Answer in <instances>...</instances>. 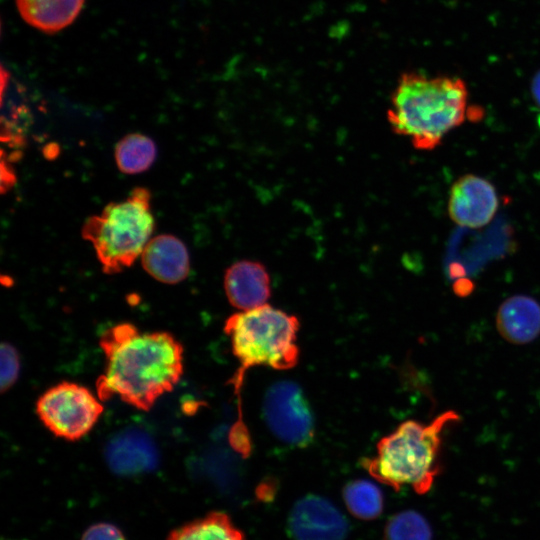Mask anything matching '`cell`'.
Wrapping results in <instances>:
<instances>
[{
	"mask_svg": "<svg viewBox=\"0 0 540 540\" xmlns=\"http://www.w3.org/2000/svg\"><path fill=\"white\" fill-rule=\"evenodd\" d=\"M99 344L106 359L96 382L102 401L117 396L148 411L182 377L183 347L168 332L141 333L131 323H120L105 330Z\"/></svg>",
	"mask_w": 540,
	"mask_h": 540,
	"instance_id": "cell-1",
	"label": "cell"
},
{
	"mask_svg": "<svg viewBox=\"0 0 540 540\" xmlns=\"http://www.w3.org/2000/svg\"><path fill=\"white\" fill-rule=\"evenodd\" d=\"M468 90L458 77L403 73L391 95L387 121L417 150L430 151L466 118Z\"/></svg>",
	"mask_w": 540,
	"mask_h": 540,
	"instance_id": "cell-2",
	"label": "cell"
},
{
	"mask_svg": "<svg viewBox=\"0 0 540 540\" xmlns=\"http://www.w3.org/2000/svg\"><path fill=\"white\" fill-rule=\"evenodd\" d=\"M459 417L448 410L428 424L402 422L378 442L375 457L363 459L362 466L374 479L395 490L408 485L417 494L427 493L440 472L444 430Z\"/></svg>",
	"mask_w": 540,
	"mask_h": 540,
	"instance_id": "cell-3",
	"label": "cell"
},
{
	"mask_svg": "<svg viewBox=\"0 0 540 540\" xmlns=\"http://www.w3.org/2000/svg\"><path fill=\"white\" fill-rule=\"evenodd\" d=\"M299 327L296 316L269 304L235 313L226 320L224 332L241 364L232 379L236 393L241 391L246 370L253 366L287 370L297 364Z\"/></svg>",
	"mask_w": 540,
	"mask_h": 540,
	"instance_id": "cell-4",
	"label": "cell"
},
{
	"mask_svg": "<svg viewBox=\"0 0 540 540\" xmlns=\"http://www.w3.org/2000/svg\"><path fill=\"white\" fill-rule=\"evenodd\" d=\"M150 201V191L137 187L85 221L82 237L92 244L105 273H119L141 256L155 225Z\"/></svg>",
	"mask_w": 540,
	"mask_h": 540,
	"instance_id": "cell-5",
	"label": "cell"
},
{
	"mask_svg": "<svg viewBox=\"0 0 540 540\" xmlns=\"http://www.w3.org/2000/svg\"><path fill=\"white\" fill-rule=\"evenodd\" d=\"M92 392L72 382H61L43 393L36 412L56 437L75 441L86 435L98 421L103 406Z\"/></svg>",
	"mask_w": 540,
	"mask_h": 540,
	"instance_id": "cell-6",
	"label": "cell"
},
{
	"mask_svg": "<svg viewBox=\"0 0 540 540\" xmlns=\"http://www.w3.org/2000/svg\"><path fill=\"white\" fill-rule=\"evenodd\" d=\"M263 417L270 432L281 442L304 448L315 436V420L303 389L294 381L280 380L268 387Z\"/></svg>",
	"mask_w": 540,
	"mask_h": 540,
	"instance_id": "cell-7",
	"label": "cell"
},
{
	"mask_svg": "<svg viewBox=\"0 0 540 540\" xmlns=\"http://www.w3.org/2000/svg\"><path fill=\"white\" fill-rule=\"evenodd\" d=\"M348 529L341 511L320 495L298 499L288 515V531L293 540H345Z\"/></svg>",
	"mask_w": 540,
	"mask_h": 540,
	"instance_id": "cell-8",
	"label": "cell"
},
{
	"mask_svg": "<svg viewBox=\"0 0 540 540\" xmlns=\"http://www.w3.org/2000/svg\"><path fill=\"white\" fill-rule=\"evenodd\" d=\"M498 209L495 187L474 174L459 177L452 185L448 199V214L459 226L477 229L486 226Z\"/></svg>",
	"mask_w": 540,
	"mask_h": 540,
	"instance_id": "cell-9",
	"label": "cell"
},
{
	"mask_svg": "<svg viewBox=\"0 0 540 540\" xmlns=\"http://www.w3.org/2000/svg\"><path fill=\"white\" fill-rule=\"evenodd\" d=\"M105 458L114 473L131 476L155 469L159 455L154 441L147 433L129 428L108 442Z\"/></svg>",
	"mask_w": 540,
	"mask_h": 540,
	"instance_id": "cell-10",
	"label": "cell"
},
{
	"mask_svg": "<svg viewBox=\"0 0 540 540\" xmlns=\"http://www.w3.org/2000/svg\"><path fill=\"white\" fill-rule=\"evenodd\" d=\"M224 291L230 304L242 311L267 304L271 280L266 267L255 260H239L224 274Z\"/></svg>",
	"mask_w": 540,
	"mask_h": 540,
	"instance_id": "cell-11",
	"label": "cell"
},
{
	"mask_svg": "<svg viewBox=\"0 0 540 540\" xmlns=\"http://www.w3.org/2000/svg\"><path fill=\"white\" fill-rule=\"evenodd\" d=\"M140 257L144 270L162 283H179L190 271L189 253L185 244L170 234L151 238Z\"/></svg>",
	"mask_w": 540,
	"mask_h": 540,
	"instance_id": "cell-12",
	"label": "cell"
},
{
	"mask_svg": "<svg viewBox=\"0 0 540 540\" xmlns=\"http://www.w3.org/2000/svg\"><path fill=\"white\" fill-rule=\"evenodd\" d=\"M496 328L509 343L532 342L540 335V304L526 295L507 298L497 310Z\"/></svg>",
	"mask_w": 540,
	"mask_h": 540,
	"instance_id": "cell-13",
	"label": "cell"
},
{
	"mask_svg": "<svg viewBox=\"0 0 540 540\" xmlns=\"http://www.w3.org/2000/svg\"><path fill=\"white\" fill-rule=\"evenodd\" d=\"M84 0H16L23 20L48 34L59 32L74 22Z\"/></svg>",
	"mask_w": 540,
	"mask_h": 540,
	"instance_id": "cell-14",
	"label": "cell"
},
{
	"mask_svg": "<svg viewBox=\"0 0 540 540\" xmlns=\"http://www.w3.org/2000/svg\"><path fill=\"white\" fill-rule=\"evenodd\" d=\"M167 540H245L230 517L213 511L172 530Z\"/></svg>",
	"mask_w": 540,
	"mask_h": 540,
	"instance_id": "cell-15",
	"label": "cell"
},
{
	"mask_svg": "<svg viewBox=\"0 0 540 540\" xmlns=\"http://www.w3.org/2000/svg\"><path fill=\"white\" fill-rule=\"evenodd\" d=\"M157 149L154 141L140 133L124 136L115 146L114 157L119 170L125 174H138L154 163Z\"/></svg>",
	"mask_w": 540,
	"mask_h": 540,
	"instance_id": "cell-16",
	"label": "cell"
},
{
	"mask_svg": "<svg viewBox=\"0 0 540 540\" xmlns=\"http://www.w3.org/2000/svg\"><path fill=\"white\" fill-rule=\"evenodd\" d=\"M343 500L347 510L357 519L370 521L378 518L384 507L383 493L373 482L357 479L343 488Z\"/></svg>",
	"mask_w": 540,
	"mask_h": 540,
	"instance_id": "cell-17",
	"label": "cell"
},
{
	"mask_svg": "<svg viewBox=\"0 0 540 540\" xmlns=\"http://www.w3.org/2000/svg\"><path fill=\"white\" fill-rule=\"evenodd\" d=\"M383 540H432V530L419 512L402 511L387 521Z\"/></svg>",
	"mask_w": 540,
	"mask_h": 540,
	"instance_id": "cell-18",
	"label": "cell"
},
{
	"mask_svg": "<svg viewBox=\"0 0 540 540\" xmlns=\"http://www.w3.org/2000/svg\"><path fill=\"white\" fill-rule=\"evenodd\" d=\"M20 371V358L16 348L10 343L1 345V391L5 392L11 388Z\"/></svg>",
	"mask_w": 540,
	"mask_h": 540,
	"instance_id": "cell-19",
	"label": "cell"
},
{
	"mask_svg": "<svg viewBox=\"0 0 540 540\" xmlns=\"http://www.w3.org/2000/svg\"><path fill=\"white\" fill-rule=\"evenodd\" d=\"M229 441L233 449L242 457L246 458L250 455L252 450L251 438L242 415H239L238 420L232 426Z\"/></svg>",
	"mask_w": 540,
	"mask_h": 540,
	"instance_id": "cell-20",
	"label": "cell"
},
{
	"mask_svg": "<svg viewBox=\"0 0 540 540\" xmlns=\"http://www.w3.org/2000/svg\"><path fill=\"white\" fill-rule=\"evenodd\" d=\"M81 540H125V537L116 525L99 522L89 526L83 532Z\"/></svg>",
	"mask_w": 540,
	"mask_h": 540,
	"instance_id": "cell-21",
	"label": "cell"
},
{
	"mask_svg": "<svg viewBox=\"0 0 540 540\" xmlns=\"http://www.w3.org/2000/svg\"><path fill=\"white\" fill-rule=\"evenodd\" d=\"M277 486L273 480L262 481L256 488V497L263 501H271L276 494Z\"/></svg>",
	"mask_w": 540,
	"mask_h": 540,
	"instance_id": "cell-22",
	"label": "cell"
},
{
	"mask_svg": "<svg viewBox=\"0 0 540 540\" xmlns=\"http://www.w3.org/2000/svg\"><path fill=\"white\" fill-rule=\"evenodd\" d=\"M532 94L536 103L540 106V72H538L533 79Z\"/></svg>",
	"mask_w": 540,
	"mask_h": 540,
	"instance_id": "cell-23",
	"label": "cell"
}]
</instances>
